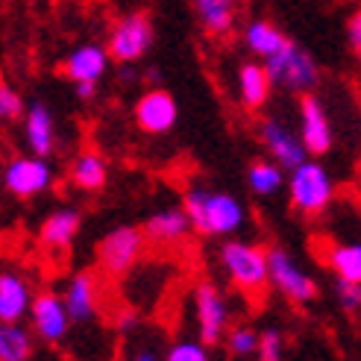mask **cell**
Here are the masks:
<instances>
[{
	"label": "cell",
	"instance_id": "6da1fadb",
	"mask_svg": "<svg viewBox=\"0 0 361 361\" xmlns=\"http://www.w3.org/2000/svg\"><path fill=\"white\" fill-rule=\"evenodd\" d=\"M183 209L188 212L194 232L206 238H229L247 224V209L235 194L212 191L206 185H191L183 194Z\"/></svg>",
	"mask_w": 361,
	"mask_h": 361
},
{
	"label": "cell",
	"instance_id": "7a4b0ae2",
	"mask_svg": "<svg viewBox=\"0 0 361 361\" xmlns=\"http://www.w3.org/2000/svg\"><path fill=\"white\" fill-rule=\"evenodd\" d=\"M218 262L232 288L247 297H259L270 285V267H267V250L252 244V241H238L226 238L218 250Z\"/></svg>",
	"mask_w": 361,
	"mask_h": 361
},
{
	"label": "cell",
	"instance_id": "3957f363",
	"mask_svg": "<svg viewBox=\"0 0 361 361\" xmlns=\"http://www.w3.org/2000/svg\"><path fill=\"white\" fill-rule=\"evenodd\" d=\"M264 68L270 80H274V88H282L288 94H300V97L314 94L320 82V68L314 56L297 42H288L276 56L264 59Z\"/></svg>",
	"mask_w": 361,
	"mask_h": 361
},
{
	"label": "cell",
	"instance_id": "277c9868",
	"mask_svg": "<svg viewBox=\"0 0 361 361\" xmlns=\"http://www.w3.org/2000/svg\"><path fill=\"white\" fill-rule=\"evenodd\" d=\"M332 197H335V183L329 171L320 161H314V156L288 173V200H291L294 212L305 214V218L323 214L332 203Z\"/></svg>",
	"mask_w": 361,
	"mask_h": 361
},
{
	"label": "cell",
	"instance_id": "5b68a950",
	"mask_svg": "<svg viewBox=\"0 0 361 361\" xmlns=\"http://www.w3.org/2000/svg\"><path fill=\"white\" fill-rule=\"evenodd\" d=\"M267 267H270V288L279 291L288 302L294 305H309L317 300L320 288L312 274H305L300 262L282 247H270L267 250Z\"/></svg>",
	"mask_w": 361,
	"mask_h": 361
},
{
	"label": "cell",
	"instance_id": "8992f818",
	"mask_svg": "<svg viewBox=\"0 0 361 361\" xmlns=\"http://www.w3.org/2000/svg\"><path fill=\"white\" fill-rule=\"evenodd\" d=\"M147 235L138 226H115L97 241V267L106 276H126L138 264Z\"/></svg>",
	"mask_w": 361,
	"mask_h": 361
},
{
	"label": "cell",
	"instance_id": "52a82bcc",
	"mask_svg": "<svg viewBox=\"0 0 361 361\" xmlns=\"http://www.w3.org/2000/svg\"><path fill=\"white\" fill-rule=\"evenodd\" d=\"M194 317H197V338L203 344L214 347L226 338L232 326V309H229L226 294L218 285L200 282L194 288Z\"/></svg>",
	"mask_w": 361,
	"mask_h": 361
},
{
	"label": "cell",
	"instance_id": "ba28073f",
	"mask_svg": "<svg viewBox=\"0 0 361 361\" xmlns=\"http://www.w3.org/2000/svg\"><path fill=\"white\" fill-rule=\"evenodd\" d=\"M106 47L112 53V62L118 65H133L144 59L153 47V21L144 12H130L118 18L115 27L109 30Z\"/></svg>",
	"mask_w": 361,
	"mask_h": 361
},
{
	"label": "cell",
	"instance_id": "9c48e42d",
	"mask_svg": "<svg viewBox=\"0 0 361 361\" xmlns=\"http://www.w3.org/2000/svg\"><path fill=\"white\" fill-rule=\"evenodd\" d=\"M259 144L267 150V156L282 165L288 173L294 168H300L305 159H312L309 150H305V144L300 138V130L294 126H288L282 118L276 115H267L259 121Z\"/></svg>",
	"mask_w": 361,
	"mask_h": 361
},
{
	"label": "cell",
	"instance_id": "30bf717a",
	"mask_svg": "<svg viewBox=\"0 0 361 361\" xmlns=\"http://www.w3.org/2000/svg\"><path fill=\"white\" fill-rule=\"evenodd\" d=\"M53 185V168L44 156H15L9 165L4 168V188L18 197V200H32Z\"/></svg>",
	"mask_w": 361,
	"mask_h": 361
},
{
	"label": "cell",
	"instance_id": "8fae6325",
	"mask_svg": "<svg viewBox=\"0 0 361 361\" xmlns=\"http://www.w3.org/2000/svg\"><path fill=\"white\" fill-rule=\"evenodd\" d=\"M74 320L65 305V297L56 291H39L35 302L30 309V329L35 332V338L44 341V344H62L68 338Z\"/></svg>",
	"mask_w": 361,
	"mask_h": 361
},
{
	"label": "cell",
	"instance_id": "7c38bea8",
	"mask_svg": "<svg viewBox=\"0 0 361 361\" xmlns=\"http://www.w3.org/2000/svg\"><path fill=\"white\" fill-rule=\"evenodd\" d=\"M300 138L305 144L309 156H323L332 150V141H335V133H332V121H329V112L323 100L317 94H305L300 97Z\"/></svg>",
	"mask_w": 361,
	"mask_h": 361
},
{
	"label": "cell",
	"instance_id": "4fadbf2b",
	"mask_svg": "<svg viewBox=\"0 0 361 361\" xmlns=\"http://www.w3.org/2000/svg\"><path fill=\"white\" fill-rule=\"evenodd\" d=\"M179 118V106L173 100V94H168L165 88H150L144 92L135 103V123L141 133L147 135H165L176 126Z\"/></svg>",
	"mask_w": 361,
	"mask_h": 361
},
{
	"label": "cell",
	"instance_id": "5bb4252c",
	"mask_svg": "<svg viewBox=\"0 0 361 361\" xmlns=\"http://www.w3.org/2000/svg\"><path fill=\"white\" fill-rule=\"evenodd\" d=\"M109 62H112V53L106 44H94V42H85L80 47H74L65 56L62 62V74L71 80V82H100L109 71Z\"/></svg>",
	"mask_w": 361,
	"mask_h": 361
},
{
	"label": "cell",
	"instance_id": "9a60e30c",
	"mask_svg": "<svg viewBox=\"0 0 361 361\" xmlns=\"http://www.w3.org/2000/svg\"><path fill=\"white\" fill-rule=\"evenodd\" d=\"M62 297H65V305L71 312V320L80 323V326L92 323L100 312V282L92 270H80V274L71 276Z\"/></svg>",
	"mask_w": 361,
	"mask_h": 361
},
{
	"label": "cell",
	"instance_id": "2e32d148",
	"mask_svg": "<svg viewBox=\"0 0 361 361\" xmlns=\"http://www.w3.org/2000/svg\"><path fill=\"white\" fill-rule=\"evenodd\" d=\"M35 302V291L24 274L6 267L0 274V323H24Z\"/></svg>",
	"mask_w": 361,
	"mask_h": 361
},
{
	"label": "cell",
	"instance_id": "e0dca14e",
	"mask_svg": "<svg viewBox=\"0 0 361 361\" xmlns=\"http://www.w3.org/2000/svg\"><path fill=\"white\" fill-rule=\"evenodd\" d=\"M24 141H27L30 153L44 156V159L56 150V144H59L56 115H53V109L44 100H32L30 103V109L24 115Z\"/></svg>",
	"mask_w": 361,
	"mask_h": 361
},
{
	"label": "cell",
	"instance_id": "ac0fdd59",
	"mask_svg": "<svg viewBox=\"0 0 361 361\" xmlns=\"http://www.w3.org/2000/svg\"><path fill=\"white\" fill-rule=\"evenodd\" d=\"M141 229H144V235H147L150 244L173 247V244L183 241L194 226H191V218H188V212L183 206H165V209L153 212L150 218L144 221Z\"/></svg>",
	"mask_w": 361,
	"mask_h": 361
},
{
	"label": "cell",
	"instance_id": "d6986e66",
	"mask_svg": "<svg viewBox=\"0 0 361 361\" xmlns=\"http://www.w3.org/2000/svg\"><path fill=\"white\" fill-rule=\"evenodd\" d=\"M80 226H82V214L74 206H62L56 212H50L47 218L39 226V244L44 250H68L74 244V238L80 235Z\"/></svg>",
	"mask_w": 361,
	"mask_h": 361
},
{
	"label": "cell",
	"instance_id": "ffe728a7",
	"mask_svg": "<svg viewBox=\"0 0 361 361\" xmlns=\"http://www.w3.org/2000/svg\"><path fill=\"white\" fill-rule=\"evenodd\" d=\"M270 92H274V80H270L264 62H244L235 71V94L244 109H262L270 100Z\"/></svg>",
	"mask_w": 361,
	"mask_h": 361
},
{
	"label": "cell",
	"instance_id": "44dd1931",
	"mask_svg": "<svg viewBox=\"0 0 361 361\" xmlns=\"http://www.w3.org/2000/svg\"><path fill=\"white\" fill-rule=\"evenodd\" d=\"M68 179H71V185L80 191H88V194L103 191L106 183H109V165H106V159L97 150H82L71 161Z\"/></svg>",
	"mask_w": 361,
	"mask_h": 361
},
{
	"label": "cell",
	"instance_id": "7402d4cb",
	"mask_svg": "<svg viewBox=\"0 0 361 361\" xmlns=\"http://www.w3.org/2000/svg\"><path fill=\"white\" fill-rule=\"evenodd\" d=\"M244 47L256 56L259 62H264V59H270V56H276V53L291 42L288 35L276 27V24H270V21H264V18H256V21H250L247 27H244Z\"/></svg>",
	"mask_w": 361,
	"mask_h": 361
},
{
	"label": "cell",
	"instance_id": "603a6c76",
	"mask_svg": "<svg viewBox=\"0 0 361 361\" xmlns=\"http://www.w3.org/2000/svg\"><path fill=\"white\" fill-rule=\"evenodd\" d=\"M194 15L200 27L209 35H226L235 27V18H238V4L235 0H191Z\"/></svg>",
	"mask_w": 361,
	"mask_h": 361
},
{
	"label": "cell",
	"instance_id": "cb8c5ba5",
	"mask_svg": "<svg viewBox=\"0 0 361 361\" xmlns=\"http://www.w3.org/2000/svg\"><path fill=\"white\" fill-rule=\"evenodd\" d=\"M247 188L256 197H274L288 188V171L274 159H256L247 168Z\"/></svg>",
	"mask_w": 361,
	"mask_h": 361
},
{
	"label": "cell",
	"instance_id": "d4e9b609",
	"mask_svg": "<svg viewBox=\"0 0 361 361\" xmlns=\"http://www.w3.org/2000/svg\"><path fill=\"white\" fill-rule=\"evenodd\" d=\"M35 332L24 323H4L0 326V361H30L35 350Z\"/></svg>",
	"mask_w": 361,
	"mask_h": 361
},
{
	"label": "cell",
	"instance_id": "484cf974",
	"mask_svg": "<svg viewBox=\"0 0 361 361\" xmlns=\"http://www.w3.org/2000/svg\"><path fill=\"white\" fill-rule=\"evenodd\" d=\"M326 264L335 274V279L344 282H361V241L332 244L326 250Z\"/></svg>",
	"mask_w": 361,
	"mask_h": 361
},
{
	"label": "cell",
	"instance_id": "4316f807",
	"mask_svg": "<svg viewBox=\"0 0 361 361\" xmlns=\"http://www.w3.org/2000/svg\"><path fill=\"white\" fill-rule=\"evenodd\" d=\"M259 338H262V332H256L250 323H232L226 338H224V347L232 358L247 361L259 353Z\"/></svg>",
	"mask_w": 361,
	"mask_h": 361
},
{
	"label": "cell",
	"instance_id": "83f0119b",
	"mask_svg": "<svg viewBox=\"0 0 361 361\" xmlns=\"http://www.w3.org/2000/svg\"><path fill=\"white\" fill-rule=\"evenodd\" d=\"M212 347L200 338H176L165 350V361H212Z\"/></svg>",
	"mask_w": 361,
	"mask_h": 361
},
{
	"label": "cell",
	"instance_id": "f1b7e54d",
	"mask_svg": "<svg viewBox=\"0 0 361 361\" xmlns=\"http://www.w3.org/2000/svg\"><path fill=\"white\" fill-rule=\"evenodd\" d=\"M282 355H285V335L276 326H267L259 338L256 361H282Z\"/></svg>",
	"mask_w": 361,
	"mask_h": 361
},
{
	"label": "cell",
	"instance_id": "f546056e",
	"mask_svg": "<svg viewBox=\"0 0 361 361\" xmlns=\"http://www.w3.org/2000/svg\"><path fill=\"white\" fill-rule=\"evenodd\" d=\"M30 106L24 103V97L15 92V88L9 82L0 85V118L4 121H24Z\"/></svg>",
	"mask_w": 361,
	"mask_h": 361
},
{
	"label": "cell",
	"instance_id": "4dcf8cb0",
	"mask_svg": "<svg viewBox=\"0 0 361 361\" xmlns=\"http://www.w3.org/2000/svg\"><path fill=\"white\" fill-rule=\"evenodd\" d=\"M335 294L341 309L347 314H358L361 312V282H344V279H335Z\"/></svg>",
	"mask_w": 361,
	"mask_h": 361
},
{
	"label": "cell",
	"instance_id": "1f68e13d",
	"mask_svg": "<svg viewBox=\"0 0 361 361\" xmlns=\"http://www.w3.org/2000/svg\"><path fill=\"white\" fill-rule=\"evenodd\" d=\"M347 44H350V53L355 56V62L361 65V9H355L347 18Z\"/></svg>",
	"mask_w": 361,
	"mask_h": 361
},
{
	"label": "cell",
	"instance_id": "d6a6232c",
	"mask_svg": "<svg viewBox=\"0 0 361 361\" xmlns=\"http://www.w3.org/2000/svg\"><path fill=\"white\" fill-rule=\"evenodd\" d=\"M130 361H165V355H159V353L150 350V347H141V350H135V353L130 355Z\"/></svg>",
	"mask_w": 361,
	"mask_h": 361
},
{
	"label": "cell",
	"instance_id": "836d02e7",
	"mask_svg": "<svg viewBox=\"0 0 361 361\" xmlns=\"http://www.w3.org/2000/svg\"><path fill=\"white\" fill-rule=\"evenodd\" d=\"M74 92H77L80 100H94V94H97V82H77V85H74Z\"/></svg>",
	"mask_w": 361,
	"mask_h": 361
},
{
	"label": "cell",
	"instance_id": "e575fe53",
	"mask_svg": "<svg viewBox=\"0 0 361 361\" xmlns=\"http://www.w3.org/2000/svg\"><path fill=\"white\" fill-rule=\"evenodd\" d=\"M144 80H147V82H159V71H156V68H150L147 74H144Z\"/></svg>",
	"mask_w": 361,
	"mask_h": 361
}]
</instances>
